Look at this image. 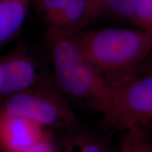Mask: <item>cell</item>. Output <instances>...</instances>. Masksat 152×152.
I'll list each match as a JSON object with an SVG mask.
<instances>
[{
  "label": "cell",
  "mask_w": 152,
  "mask_h": 152,
  "mask_svg": "<svg viewBox=\"0 0 152 152\" xmlns=\"http://www.w3.org/2000/svg\"><path fill=\"white\" fill-rule=\"evenodd\" d=\"M146 130H147L148 132H149L152 136V125H150L149 127H148L147 128H146Z\"/></svg>",
  "instance_id": "cell-17"
},
{
  "label": "cell",
  "mask_w": 152,
  "mask_h": 152,
  "mask_svg": "<svg viewBox=\"0 0 152 152\" xmlns=\"http://www.w3.org/2000/svg\"><path fill=\"white\" fill-rule=\"evenodd\" d=\"M56 86L71 103L102 113L109 87L72 34L47 30Z\"/></svg>",
  "instance_id": "cell-2"
},
{
  "label": "cell",
  "mask_w": 152,
  "mask_h": 152,
  "mask_svg": "<svg viewBox=\"0 0 152 152\" xmlns=\"http://www.w3.org/2000/svg\"><path fill=\"white\" fill-rule=\"evenodd\" d=\"M2 113L18 115L38 123L44 128L73 131L81 123L72 104L58 87L35 85L13 94Z\"/></svg>",
  "instance_id": "cell-4"
},
{
  "label": "cell",
  "mask_w": 152,
  "mask_h": 152,
  "mask_svg": "<svg viewBox=\"0 0 152 152\" xmlns=\"http://www.w3.org/2000/svg\"><path fill=\"white\" fill-rule=\"evenodd\" d=\"M19 152H58L56 144L47 134L35 143Z\"/></svg>",
  "instance_id": "cell-13"
},
{
  "label": "cell",
  "mask_w": 152,
  "mask_h": 152,
  "mask_svg": "<svg viewBox=\"0 0 152 152\" xmlns=\"http://www.w3.org/2000/svg\"><path fill=\"white\" fill-rule=\"evenodd\" d=\"M115 152H132L131 149L130 143H129L128 139L127 137L126 134H124V137L121 140L120 145L118 147V149L115 150Z\"/></svg>",
  "instance_id": "cell-14"
},
{
  "label": "cell",
  "mask_w": 152,
  "mask_h": 152,
  "mask_svg": "<svg viewBox=\"0 0 152 152\" xmlns=\"http://www.w3.org/2000/svg\"><path fill=\"white\" fill-rule=\"evenodd\" d=\"M101 114L106 125L124 132L152 125V71L137 69L110 87Z\"/></svg>",
  "instance_id": "cell-3"
},
{
  "label": "cell",
  "mask_w": 152,
  "mask_h": 152,
  "mask_svg": "<svg viewBox=\"0 0 152 152\" xmlns=\"http://www.w3.org/2000/svg\"><path fill=\"white\" fill-rule=\"evenodd\" d=\"M109 87L135 73L152 52V32L104 28L72 34Z\"/></svg>",
  "instance_id": "cell-1"
},
{
  "label": "cell",
  "mask_w": 152,
  "mask_h": 152,
  "mask_svg": "<svg viewBox=\"0 0 152 152\" xmlns=\"http://www.w3.org/2000/svg\"><path fill=\"white\" fill-rule=\"evenodd\" d=\"M129 20L139 29L152 32V0H140Z\"/></svg>",
  "instance_id": "cell-11"
},
{
  "label": "cell",
  "mask_w": 152,
  "mask_h": 152,
  "mask_svg": "<svg viewBox=\"0 0 152 152\" xmlns=\"http://www.w3.org/2000/svg\"><path fill=\"white\" fill-rule=\"evenodd\" d=\"M97 0H88L89 1V14H90V21L93 20V13L96 6V3Z\"/></svg>",
  "instance_id": "cell-16"
},
{
  "label": "cell",
  "mask_w": 152,
  "mask_h": 152,
  "mask_svg": "<svg viewBox=\"0 0 152 152\" xmlns=\"http://www.w3.org/2000/svg\"><path fill=\"white\" fill-rule=\"evenodd\" d=\"M39 73L29 57L20 55L0 61V94L22 92L37 85Z\"/></svg>",
  "instance_id": "cell-7"
},
{
  "label": "cell",
  "mask_w": 152,
  "mask_h": 152,
  "mask_svg": "<svg viewBox=\"0 0 152 152\" xmlns=\"http://www.w3.org/2000/svg\"><path fill=\"white\" fill-rule=\"evenodd\" d=\"M140 0H97L93 13V20L104 13L129 20Z\"/></svg>",
  "instance_id": "cell-10"
},
{
  "label": "cell",
  "mask_w": 152,
  "mask_h": 152,
  "mask_svg": "<svg viewBox=\"0 0 152 152\" xmlns=\"http://www.w3.org/2000/svg\"><path fill=\"white\" fill-rule=\"evenodd\" d=\"M138 69L147 70V71H152V52L142 62V64L140 66Z\"/></svg>",
  "instance_id": "cell-15"
},
{
  "label": "cell",
  "mask_w": 152,
  "mask_h": 152,
  "mask_svg": "<svg viewBox=\"0 0 152 152\" xmlns=\"http://www.w3.org/2000/svg\"><path fill=\"white\" fill-rule=\"evenodd\" d=\"M47 30L73 34L90 23L88 0H35Z\"/></svg>",
  "instance_id": "cell-5"
},
{
  "label": "cell",
  "mask_w": 152,
  "mask_h": 152,
  "mask_svg": "<svg viewBox=\"0 0 152 152\" xmlns=\"http://www.w3.org/2000/svg\"><path fill=\"white\" fill-rule=\"evenodd\" d=\"M64 152H111L101 137L80 128L73 130Z\"/></svg>",
  "instance_id": "cell-9"
},
{
  "label": "cell",
  "mask_w": 152,
  "mask_h": 152,
  "mask_svg": "<svg viewBox=\"0 0 152 152\" xmlns=\"http://www.w3.org/2000/svg\"><path fill=\"white\" fill-rule=\"evenodd\" d=\"M29 0H0V44L15 35L26 20Z\"/></svg>",
  "instance_id": "cell-8"
},
{
  "label": "cell",
  "mask_w": 152,
  "mask_h": 152,
  "mask_svg": "<svg viewBox=\"0 0 152 152\" xmlns=\"http://www.w3.org/2000/svg\"><path fill=\"white\" fill-rule=\"evenodd\" d=\"M38 123L18 115L0 114V148L4 152H19L48 133Z\"/></svg>",
  "instance_id": "cell-6"
},
{
  "label": "cell",
  "mask_w": 152,
  "mask_h": 152,
  "mask_svg": "<svg viewBox=\"0 0 152 152\" xmlns=\"http://www.w3.org/2000/svg\"><path fill=\"white\" fill-rule=\"evenodd\" d=\"M132 152H152V136L146 129H134L125 132Z\"/></svg>",
  "instance_id": "cell-12"
}]
</instances>
